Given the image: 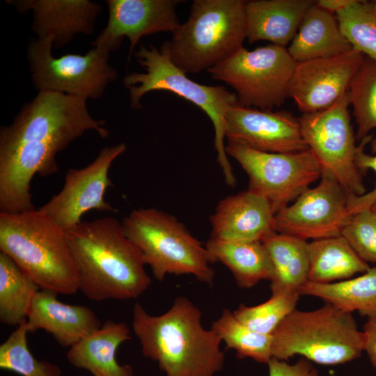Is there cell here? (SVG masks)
<instances>
[{
    "label": "cell",
    "mask_w": 376,
    "mask_h": 376,
    "mask_svg": "<svg viewBox=\"0 0 376 376\" xmlns=\"http://www.w3.org/2000/svg\"><path fill=\"white\" fill-rule=\"evenodd\" d=\"M341 235L363 260L376 264V220L370 210L351 214Z\"/></svg>",
    "instance_id": "obj_34"
},
{
    "label": "cell",
    "mask_w": 376,
    "mask_h": 376,
    "mask_svg": "<svg viewBox=\"0 0 376 376\" xmlns=\"http://www.w3.org/2000/svg\"><path fill=\"white\" fill-rule=\"evenodd\" d=\"M79 277V290L88 299H136L151 284L141 251L113 217L81 221L65 231Z\"/></svg>",
    "instance_id": "obj_2"
},
{
    "label": "cell",
    "mask_w": 376,
    "mask_h": 376,
    "mask_svg": "<svg viewBox=\"0 0 376 376\" xmlns=\"http://www.w3.org/2000/svg\"><path fill=\"white\" fill-rule=\"evenodd\" d=\"M109 19L105 28L91 43L109 52L117 49L125 37L130 40L127 60L140 39L159 32H174L180 25L175 0H107Z\"/></svg>",
    "instance_id": "obj_17"
},
{
    "label": "cell",
    "mask_w": 376,
    "mask_h": 376,
    "mask_svg": "<svg viewBox=\"0 0 376 376\" xmlns=\"http://www.w3.org/2000/svg\"><path fill=\"white\" fill-rule=\"evenodd\" d=\"M130 338L127 323L107 320L69 347L66 357L71 365L93 376H134L132 366L118 363L116 357L118 347Z\"/></svg>",
    "instance_id": "obj_22"
},
{
    "label": "cell",
    "mask_w": 376,
    "mask_h": 376,
    "mask_svg": "<svg viewBox=\"0 0 376 376\" xmlns=\"http://www.w3.org/2000/svg\"><path fill=\"white\" fill-rule=\"evenodd\" d=\"M54 42L52 36L38 38L28 47L31 76L39 91L98 99L116 79V70L109 63L108 49L94 47L85 55L67 54L56 58L52 54Z\"/></svg>",
    "instance_id": "obj_12"
},
{
    "label": "cell",
    "mask_w": 376,
    "mask_h": 376,
    "mask_svg": "<svg viewBox=\"0 0 376 376\" xmlns=\"http://www.w3.org/2000/svg\"><path fill=\"white\" fill-rule=\"evenodd\" d=\"M364 336V352L376 370V315L368 318L363 330Z\"/></svg>",
    "instance_id": "obj_37"
},
{
    "label": "cell",
    "mask_w": 376,
    "mask_h": 376,
    "mask_svg": "<svg viewBox=\"0 0 376 376\" xmlns=\"http://www.w3.org/2000/svg\"><path fill=\"white\" fill-rule=\"evenodd\" d=\"M126 149L123 143L104 147L84 168L69 169L62 189L38 211L65 231L81 222V217L90 210L115 211L104 201L106 189L113 185L109 170L113 162Z\"/></svg>",
    "instance_id": "obj_13"
},
{
    "label": "cell",
    "mask_w": 376,
    "mask_h": 376,
    "mask_svg": "<svg viewBox=\"0 0 376 376\" xmlns=\"http://www.w3.org/2000/svg\"><path fill=\"white\" fill-rule=\"evenodd\" d=\"M308 281L313 283L343 281L370 268L342 235L308 242Z\"/></svg>",
    "instance_id": "obj_26"
},
{
    "label": "cell",
    "mask_w": 376,
    "mask_h": 376,
    "mask_svg": "<svg viewBox=\"0 0 376 376\" xmlns=\"http://www.w3.org/2000/svg\"><path fill=\"white\" fill-rule=\"evenodd\" d=\"M363 352V333L352 313L325 303L311 311L295 308L272 334V357L283 361L299 355L333 366L352 361Z\"/></svg>",
    "instance_id": "obj_7"
},
{
    "label": "cell",
    "mask_w": 376,
    "mask_h": 376,
    "mask_svg": "<svg viewBox=\"0 0 376 376\" xmlns=\"http://www.w3.org/2000/svg\"><path fill=\"white\" fill-rule=\"evenodd\" d=\"M336 15L352 48L376 61V10L372 3L353 0Z\"/></svg>",
    "instance_id": "obj_31"
},
{
    "label": "cell",
    "mask_w": 376,
    "mask_h": 376,
    "mask_svg": "<svg viewBox=\"0 0 376 376\" xmlns=\"http://www.w3.org/2000/svg\"><path fill=\"white\" fill-rule=\"evenodd\" d=\"M364 57L352 49L339 55L297 63L288 97L293 99L303 114L329 108L348 92Z\"/></svg>",
    "instance_id": "obj_15"
},
{
    "label": "cell",
    "mask_w": 376,
    "mask_h": 376,
    "mask_svg": "<svg viewBox=\"0 0 376 376\" xmlns=\"http://www.w3.org/2000/svg\"><path fill=\"white\" fill-rule=\"evenodd\" d=\"M352 1L353 0H318L316 1V4L331 13L336 14Z\"/></svg>",
    "instance_id": "obj_38"
},
{
    "label": "cell",
    "mask_w": 376,
    "mask_h": 376,
    "mask_svg": "<svg viewBox=\"0 0 376 376\" xmlns=\"http://www.w3.org/2000/svg\"><path fill=\"white\" fill-rule=\"evenodd\" d=\"M0 251L40 290L79 291L77 265L64 230L38 210L0 212Z\"/></svg>",
    "instance_id": "obj_4"
},
{
    "label": "cell",
    "mask_w": 376,
    "mask_h": 376,
    "mask_svg": "<svg viewBox=\"0 0 376 376\" xmlns=\"http://www.w3.org/2000/svg\"><path fill=\"white\" fill-rule=\"evenodd\" d=\"M58 295L51 290L38 291L28 315L27 327L29 332L45 330L60 345L70 347L102 323L88 306L63 303L57 299Z\"/></svg>",
    "instance_id": "obj_20"
},
{
    "label": "cell",
    "mask_w": 376,
    "mask_h": 376,
    "mask_svg": "<svg viewBox=\"0 0 376 376\" xmlns=\"http://www.w3.org/2000/svg\"><path fill=\"white\" fill-rule=\"evenodd\" d=\"M331 376H338V375H331Z\"/></svg>",
    "instance_id": "obj_41"
},
{
    "label": "cell",
    "mask_w": 376,
    "mask_h": 376,
    "mask_svg": "<svg viewBox=\"0 0 376 376\" xmlns=\"http://www.w3.org/2000/svg\"><path fill=\"white\" fill-rule=\"evenodd\" d=\"M313 0H253L245 6L246 38L285 47L295 36Z\"/></svg>",
    "instance_id": "obj_21"
},
{
    "label": "cell",
    "mask_w": 376,
    "mask_h": 376,
    "mask_svg": "<svg viewBox=\"0 0 376 376\" xmlns=\"http://www.w3.org/2000/svg\"><path fill=\"white\" fill-rule=\"evenodd\" d=\"M146 72H132L123 78L130 93V106L142 107L141 98L157 90L171 91L200 107L212 120L214 129V148L225 182L235 187L236 179L225 150V117L228 108L237 103L235 92L223 86H206L190 79L171 60L166 41L159 49L152 45H141L134 53Z\"/></svg>",
    "instance_id": "obj_5"
},
{
    "label": "cell",
    "mask_w": 376,
    "mask_h": 376,
    "mask_svg": "<svg viewBox=\"0 0 376 376\" xmlns=\"http://www.w3.org/2000/svg\"><path fill=\"white\" fill-rule=\"evenodd\" d=\"M353 48L342 33L336 14L315 3L306 13L287 48L296 63L339 55Z\"/></svg>",
    "instance_id": "obj_23"
},
{
    "label": "cell",
    "mask_w": 376,
    "mask_h": 376,
    "mask_svg": "<svg viewBox=\"0 0 376 376\" xmlns=\"http://www.w3.org/2000/svg\"><path fill=\"white\" fill-rule=\"evenodd\" d=\"M210 329L224 342L227 349L235 351L238 358H251L258 363L267 364L272 357V335L252 330L240 322L228 308L222 311Z\"/></svg>",
    "instance_id": "obj_29"
},
{
    "label": "cell",
    "mask_w": 376,
    "mask_h": 376,
    "mask_svg": "<svg viewBox=\"0 0 376 376\" xmlns=\"http://www.w3.org/2000/svg\"><path fill=\"white\" fill-rule=\"evenodd\" d=\"M267 365L269 376H319L312 362L304 357L293 364L272 357Z\"/></svg>",
    "instance_id": "obj_36"
},
{
    "label": "cell",
    "mask_w": 376,
    "mask_h": 376,
    "mask_svg": "<svg viewBox=\"0 0 376 376\" xmlns=\"http://www.w3.org/2000/svg\"><path fill=\"white\" fill-rule=\"evenodd\" d=\"M320 180L274 214L275 232L306 241L341 235L351 216L348 195L331 177L322 174Z\"/></svg>",
    "instance_id": "obj_14"
},
{
    "label": "cell",
    "mask_w": 376,
    "mask_h": 376,
    "mask_svg": "<svg viewBox=\"0 0 376 376\" xmlns=\"http://www.w3.org/2000/svg\"><path fill=\"white\" fill-rule=\"evenodd\" d=\"M86 99L39 91L9 125L0 130V212L35 210L31 182L58 171L56 155L88 130L109 136L103 119L93 118Z\"/></svg>",
    "instance_id": "obj_1"
},
{
    "label": "cell",
    "mask_w": 376,
    "mask_h": 376,
    "mask_svg": "<svg viewBox=\"0 0 376 376\" xmlns=\"http://www.w3.org/2000/svg\"><path fill=\"white\" fill-rule=\"evenodd\" d=\"M19 12L31 10L32 29L38 38H54V47L59 49L79 33H93L95 21L101 6L88 0L8 1Z\"/></svg>",
    "instance_id": "obj_18"
},
{
    "label": "cell",
    "mask_w": 376,
    "mask_h": 376,
    "mask_svg": "<svg viewBox=\"0 0 376 376\" xmlns=\"http://www.w3.org/2000/svg\"><path fill=\"white\" fill-rule=\"evenodd\" d=\"M348 92L329 108L299 118L302 136L317 159L321 175L335 180L348 196L366 193L361 172L356 165V136L351 124Z\"/></svg>",
    "instance_id": "obj_11"
},
{
    "label": "cell",
    "mask_w": 376,
    "mask_h": 376,
    "mask_svg": "<svg viewBox=\"0 0 376 376\" xmlns=\"http://www.w3.org/2000/svg\"><path fill=\"white\" fill-rule=\"evenodd\" d=\"M225 150L249 178V191L266 198L274 214L293 202L321 177L312 152H267L226 139Z\"/></svg>",
    "instance_id": "obj_10"
},
{
    "label": "cell",
    "mask_w": 376,
    "mask_h": 376,
    "mask_svg": "<svg viewBox=\"0 0 376 376\" xmlns=\"http://www.w3.org/2000/svg\"><path fill=\"white\" fill-rule=\"evenodd\" d=\"M350 104L362 141L376 128V61L365 56L348 89Z\"/></svg>",
    "instance_id": "obj_30"
},
{
    "label": "cell",
    "mask_w": 376,
    "mask_h": 376,
    "mask_svg": "<svg viewBox=\"0 0 376 376\" xmlns=\"http://www.w3.org/2000/svg\"><path fill=\"white\" fill-rule=\"evenodd\" d=\"M205 246L215 262L230 271L240 288L249 289L260 281L274 279L270 258L260 240L228 241L210 237Z\"/></svg>",
    "instance_id": "obj_24"
},
{
    "label": "cell",
    "mask_w": 376,
    "mask_h": 376,
    "mask_svg": "<svg viewBox=\"0 0 376 376\" xmlns=\"http://www.w3.org/2000/svg\"><path fill=\"white\" fill-rule=\"evenodd\" d=\"M26 321L13 331L0 345V368L22 376H61L60 368L47 361L38 360L28 347Z\"/></svg>",
    "instance_id": "obj_32"
},
{
    "label": "cell",
    "mask_w": 376,
    "mask_h": 376,
    "mask_svg": "<svg viewBox=\"0 0 376 376\" xmlns=\"http://www.w3.org/2000/svg\"><path fill=\"white\" fill-rule=\"evenodd\" d=\"M243 0H195L189 17L166 40L172 62L185 73H199L221 63L246 39Z\"/></svg>",
    "instance_id": "obj_6"
},
{
    "label": "cell",
    "mask_w": 376,
    "mask_h": 376,
    "mask_svg": "<svg viewBox=\"0 0 376 376\" xmlns=\"http://www.w3.org/2000/svg\"><path fill=\"white\" fill-rule=\"evenodd\" d=\"M370 140V136L363 139L356 155V165L361 173L368 169L373 170L376 173V138L371 141V151L373 155L367 154L363 150L365 145ZM375 204H376V185L373 190L361 196H348L347 207L350 215L368 210Z\"/></svg>",
    "instance_id": "obj_35"
},
{
    "label": "cell",
    "mask_w": 376,
    "mask_h": 376,
    "mask_svg": "<svg viewBox=\"0 0 376 376\" xmlns=\"http://www.w3.org/2000/svg\"><path fill=\"white\" fill-rule=\"evenodd\" d=\"M121 224L156 280L162 281L167 274H189L208 285L213 284L214 258L174 216L156 208H140L132 210Z\"/></svg>",
    "instance_id": "obj_8"
},
{
    "label": "cell",
    "mask_w": 376,
    "mask_h": 376,
    "mask_svg": "<svg viewBox=\"0 0 376 376\" xmlns=\"http://www.w3.org/2000/svg\"><path fill=\"white\" fill-rule=\"evenodd\" d=\"M274 268L271 292H299L308 281V242L272 232L262 240Z\"/></svg>",
    "instance_id": "obj_25"
},
{
    "label": "cell",
    "mask_w": 376,
    "mask_h": 376,
    "mask_svg": "<svg viewBox=\"0 0 376 376\" xmlns=\"http://www.w3.org/2000/svg\"><path fill=\"white\" fill-rule=\"evenodd\" d=\"M296 63L286 47L270 44L248 50L242 46L207 72L234 89L240 105L272 110L288 97Z\"/></svg>",
    "instance_id": "obj_9"
},
{
    "label": "cell",
    "mask_w": 376,
    "mask_h": 376,
    "mask_svg": "<svg viewBox=\"0 0 376 376\" xmlns=\"http://www.w3.org/2000/svg\"><path fill=\"white\" fill-rule=\"evenodd\" d=\"M300 295L322 299L325 304L347 313L357 311L367 318L376 315V267L357 277L343 281L318 283L308 281Z\"/></svg>",
    "instance_id": "obj_27"
},
{
    "label": "cell",
    "mask_w": 376,
    "mask_h": 376,
    "mask_svg": "<svg viewBox=\"0 0 376 376\" xmlns=\"http://www.w3.org/2000/svg\"><path fill=\"white\" fill-rule=\"evenodd\" d=\"M40 289L4 253H0V321L17 325L27 320L36 294Z\"/></svg>",
    "instance_id": "obj_28"
},
{
    "label": "cell",
    "mask_w": 376,
    "mask_h": 376,
    "mask_svg": "<svg viewBox=\"0 0 376 376\" xmlns=\"http://www.w3.org/2000/svg\"><path fill=\"white\" fill-rule=\"evenodd\" d=\"M373 216L376 220V204H375L370 209Z\"/></svg>",
    "instance_id": "obj_39"
},
{
    "label": "cell",
    "mask_w": 376,
    "mask_h": 376,
    "mask_svg": "<svg viewBox=\"0 0 376 376\" xmlns=\"http://www.w3.org/2000/svg\"><path fill=\"white\" fill-rule=\"evenodd\" d=\"M299 292H272L267 301L249 306L240 304L233 314L242 324L263 334L272 335L281 322L296 308Z\"/></svg>",
    "instance_id": "obj_33"
},
{
    "label": "cell",
    "mask_w": 376,
    "mask_h": 376,
    "mask_svg": "<svg viewBox=\"0 0 376 376\" xmlns=\"http://www.w3.org/2000/svg\"><path fill=\"white\" fill-rule=\"evenodd\" d=\"M371 3H372V4H373L374 8L376 10V0L374 1H372Z\"/></svg>",
    "instance_id": "obj_40"
},
{
    "label": "cell",
    "mask_w": 376,
    "mask_h": 376,
    "mask_svg": "<svg viewBox=\"0 0 376 376\" xmlns=\"http://www.w3.org/2000/svg\"><path fill=\"white\" fill-rule=\"evenodd\" d=\"M274 212L264 197L249 190L221 199L210 218L211 237L228 241L262 240L274 232Z\"/></svg>",
    "instance_id": "obj_19"
},
{
    "label": "cell",
    "mask_w": 376,
    "mask_h": 376,
    "mask_svg": "<svg viewBox=\"0 0 376 376\" xmlns=\"http://www.w3.org/2000/svg\"><path fill=\"white\" fill-rule=\"evenodd\" d=\"M132 329L143 356L156 361L166 376H214L224 368L221 341L202 326L201 310L185 297H178L159 315L136 302Z\"/></svg>",
    "instance_id": "obj_3"
},
{
    "label": "cell",
    "mask_w": 376,
    "mask_h": 376,
    "mask_svg": "<svg viewBox=\"0 0 376 376\" xmlns=\"http://www.w3.org/2000/svg\"><path fill=\"white\" fill-rule=\"evenodd\" d=\"M225 136L263 152H295L308 149L299 120L292 113L246 107L237 103L226 112Z\"/></svg>",
    "instance_id": "obj_16"
}]
</instances>
